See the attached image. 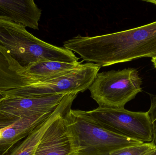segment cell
<instances>
[{
  "label": "cell",
  "mask_w": 156,
  "mask_h": 155,
  "mask_svg": "<svg viewBox=\"0 0 156 155\" xmlns=\"http://www.w3.org/2000/svg\"><path fill=\"white\" fill-rule=\"evenodd\" d=\"M76 97L72 94L65 96L51 115L34 129L12 151L10 155H34L44 133L61 115L71 108Z\"/></svg>",
  "instance_id": "8fae6325"
},
{
  "label": "cell",
  "mask_w": 156,
  "mask_h": 155,
  "mask_svg": "<svg viewBox=\"0 0 156 155\" xmlns=\"http://www.w3.org/2000/svg\"><path fill=\"white\" fill-rule=\"evenodd\" d=\"M86 112L94 120L109 131L143 143L153 141L152 126L147 112L100 106Z\"/></svg>",
  "instance_id": "8992f818"
},
{
  "label": "cell",
  "mask_w": 156,
  "mask_h": 155,
  "mask_svg": "<svg viewBox=\"0 0 156 155\" xmlns=\"http://www.w3.org/2000/svg\"><path fill=\"white\" fill-rule=\"evenodd\" d=\"M0 45L23 67L46 60L80 62L72 51L46 42L29 32L23 25L4 17H0Z\"/></svg>",
  "instance_id": "3957f363"
},
{
  "label": "cell",
  "mask_w": 156,
  "mask_h": 155,
  "mask_svg": "<svg viewBox=\"0 0 156 155\" xmlns=\"http://www.w3.org/2000/svg\"><path fill=\"white\" fill-rule=\"evenodd\" d=\"M147 2L152 3L156 5V0H148V1H144Z\"/></svg>",
  "instance_id": "ac0fdd59"
},
{
  "label": "cell",
  "mask_w": 156,
  "mask_h": 155,
  "mask_svg": "<svg viewBox=\"0 0 156 155\" xmlns=\"http://www.w3.org/2000/svg\"><path fill=\"white\" fill-rule=\"evenodd\" d=\"M152 62H153L154 66L155 68L156 69V58H154V59H152Z\"/></svg>",
  "instance_id": "d6986e66"
},
{
  "label": "cell",
  "mask_w": 156,
  "mask_h": 155,
  "mask_svg": "<svg viewBox=\"0 0 156 155\" xmlns=\"http://www.w3.org/2000/svg\"><path fill=\"white\" fill-rule=\"evenodd\" d=\"M151 104L147 112L152 126L153 142L156 146V96H151Z\"/></svg>",
  "instance_id": "9a60e30c"
},
{
  "label": "cell",
  "mask_w": 156,
  "mask_h": 155,
  "mask_svg": "<svg viewBox=\"0 0 156 155\" xmlns=\"http://www.w3.org/2000/svg\"><path fill=\"white\" fill-rule=\"evenodd\" d=\"M82 62L78 63L57 61H39L26 68L25 75L34 79L35 83L51 79L66 73L76 68Z\"/></svg>",
  "instance_id": "4fadbf2b"
},
{
  "label": "cell",
  "mask_w": 156,
  "mask_h": 155,
  "mask_svg": "<svg viewBox=\"0 0 156 155\" xmlns=\"http://www.w3.org/2000/svg\"><path fill=\"white\" fill-rule=\"evenodd\" d=\"M26 68L21 66L7 49L0 45V95L34 83V79L26 75Z\"/></svg>",
  "instance_id": "30bf717a"
},
{
  "label": "cell",
  "mask_w": 156,
  "mask_h": 155,
  "mask_svg": "<svg viewBox=\"0 0 156 155\" xmlns=\"http://www.w3.org/2000/svg\"><path fill=\"white\" fill-rule=\"evenodd\" d=\"M101 68L100 66L93 63H81L66 73L6 91L2 93L0 96H43L83 93L89 89Z\"/></svg>",
  "instance_id": "5b68a950"
},
{
  "label": "cell",
  "mask_w": 156,
  "mask_h": 155,
  "mask_svg": "<svg viewBox=\"0 0 156 155\" xmlns=\"http://www.w3.org/2000/svg\"><path fill=\"white\" fill-rule=\"evenodd\" d=\"M68 110L61 114L48 127L41 138L34 155L72 154V143L65 118Z\"/></svg>",
  "instance_id": "ba28073f"
},
{
  "label": "cell",
  "mask_w": 156,
  "mask_h": 155,
  "mask_svg": "<svg viewBox=\"0 0 156 155\" xmlns=\"http://www.w3.org/2000/svg\"><path fill=\"white\" fill-rule=\"evenodd\" d=\"M53 113L35 117L21 118L10 127L2 130L0 134V155L11 154L22 140Z\"/></svg>",
  "instance_id": "7c38bea8"
},
{
  "label": "cell",
  "mask_w": 156,
  "mask_h": 155,
  "mask_svg": "<svg viewBox=\"0 0 156 155\" xmlns=\"http://www.w3.org/2000/svg\"><path fill=\"white\" fill-rule=\"evenodd\" d=\"M65 118L72 143L71 155H110L115 150L144 143L105 129L86 111L71 108Z\"/></svg>",
  "instance_id": "7a4b0ae2"
},
{
  "label": "cell",
  "mask_w": 156,
  "mask_h": 155,
  "mask_svg": "<svg viewBox=\"0 0 156 155\" xmlns=\"http://www.w3.org/2000/svg\"><path fill=\"white\" fill-rule=\"evenodd\" d=\"M142 79L134 68L98 73L89 89L103 108H122L142 92Z\"/></svg>",
  "instance_id": "277c9868"
},
{
  "label": "cell",
  "mask_w": 156,
  "mask_h": 155,
  "mask_svg": "<svg viewBox=\"0 0 156 155\" xmlns=\"http://www.w3.org/2000/svg\"><path fill=\"white\" fill-rule=\"evenodd\" d=\"M67 94L43 96H5L0 97V112L20 118L53 113Z\"/></svg>",
  "instance_id": "52a82bcc"
},
{
  "label": "cell",
  "mask_w": 156,
  "mask_h": 155,
  "mask_svg": "<svg viewBox=\"0 0 156 155\" xmlns=\"http://www.w3.org/2000/svg\"><path fill=\"white\" fill-rule=\"evenodd\" d=\"M21 118L0 112V131L15 123Z\"/></svg>",
  "instance_id": "2e32d148"
},
{
  "label": "cell",
  "mask_w": 156,
  "mask_h": 155,
  "mask_svg": "<svg viewBox=\"0 0 156 155\" xmlns=\"http://www.w3.org/2000/svg\"><path fill=\"white\" fill-rule=\"evenodd\" d=\"M42 10L33 0H0V17L38 30Z\"/></svg>",
  "instance_id": "9c48e42d"
},
{
  "label": "cell",
  "mask_w": 156,
  "mask_h": 155,
  "mask_svg": "<svg viewBox=\"0 0 156 155\" xmlns=\"http://www.w3.org/2000/svg\"><path fill=\"white\" fill-rule=\"evenodd\" d=\"M155 147L152 142L144 143L115 150L112 152L110 155H145Z\"/></svg>",
  "instance_id": "5bb4252c"
},
{
  "label": "cell",
  "mask_w": 156,
  "mask_h": 155,
  "mask_svg": "<svg viewBox=\"0 0 156 155\" xmlns=\"http://www.w3.org/2000/svg\"><path fill=\"white\" fill-rule=\"evenodd\" d=\"M64 47L83 61L101 67L142 57L156 58V21L140 27L96 36L78 35L64 42Z\"/></svg>",
  "instance_id": "6da1fadb"
},
{
  "label": "cell",
  "mask_w": 156,
  "mask_h": 155,
  "mask_svg": "<svg viewBox=\"0 0 156 155\" xmlns=\"http://www.w3.org/2000/svg\"><path fill=\"white\" fill-rule=\"evenodd\" d=\"M145 155H156V146L152 151L147 153Z\"/></svg>",
  "instance_id": "e0dca14e"
}]
</instances>
